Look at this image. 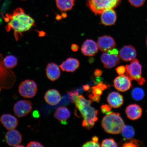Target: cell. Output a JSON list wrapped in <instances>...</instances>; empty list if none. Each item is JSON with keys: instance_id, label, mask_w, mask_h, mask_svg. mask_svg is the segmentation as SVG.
<instances>
[{"instance_id": "obj_1", "label": "cell", "mask_w": 147, "mask_h": 147, "mask_svg": "<svg viewBox=\"0 0 147 147\" xmlns=\"http://www.w3.org/2000/svg\"><path fill=\"white\" fill-rule=\"evenodd\" d=\"M7 24L5 27L7 32L13 30L16 40L19 39L22 33L27 32L34 26L35 21L30 16L25 13L23 9L16 8L11 14L3 16Z\"/></svg>"}, {"instance_id": "obj_2", "label": "cell", "mask_w": 147, "mask_h": 147, "mask_svg": "<svg viewBox=\"0 0 147 147\" xmlns=\"http://www.w3.org/2000/svg\"><path fill=\"white\" fill-rule=\"evenodd\" d=\"M92 102L91 100H87L82 95L79 96L74 102L84 119L82 126L88 130L93 127L98 119V111L92 107Z\"/></svg>"}, {"instance_id": "obj_3", "label": "cell", "mask_w": 147, "mask_h": 147, "mask_svg": "<svg viewBox=\"0 0 147 147\" xmlns=\"http://www.w3.org/2000/svg\"><path fill=\"white\" fill-rule=\"evenodd\" d=\"M102 125L107 133L117 135L121 133L125 124L119 113H110L103 118Z\"/></svg>"}, {"instance_id": "obj_4", "label": "cell", "mask_w": 147, "mask_h": 147, "mask_svg": "<svg viewBox=\"0 0 147 147\" xmlns=\"http://www.w3.org/2000/svg\"><path fill=\"white\" fill-rule=\"evenodd\" d=\"M126 75L131 81H136L139 85H143L146 82L145 78L141 76L142 67L138 60L135 59L129 64L125 66Z\"/></svg>"}, {"instance_id": "obj_5", "label": "cell", "mask_w": 147, "mask_h": 147, "mask_svg": "<svg viewBox=\"0 0 147 147\" xmlns=\"http://www.w3.org/2000/svg\"><path fill=\"white\" fill-rule=\"evenodd\" d=\"M120 0H88L87 5L95 15L101 14L105 10L115 8Z\"/></svg>"}, {"instance_id": "obj_6", "label": "cell", "mask_w": 147, "mask_h": 147, "mask_svg": "<svg viewBox=\"0 0 147 147\" xmlns=\"http://www.w3.org/2000/svg\"><path fill=\"white\" fill-rule=\"evenodd\" d=\"M37 91V85L32 80H26L24 81L18 87L20 94L26 98H32L34 97Z\"/></svg>"}, {"instance_id": "obj_7", "label": "cell", "mask_w": 147, "mask_h": 147, "mask_svg": "<svg viewBox=\"0 0 147 147\" xmlns=\"http://www.w3.org/2000/svg\"><path fill=\"white\" fill-rule=\"evenodd\" d=\"M32 102L26 100L18 101L15 104L13 107L15 115L19 118L27 115L32 111Z\"/></svg>"}, {"instance_id": "obj_8", "label": "cell", "mask_w": 147, "mask_h": 147, "mask_svg": "<svg viewBox=\"0 0 147 147\" xmlns=\"http://www.w3.org/2000/svg\"><path fill=\"white\" fill-rule=\"evenodd\" d=\"M114 84L116 89L122 92L128 91L132 86L131 80L124 75L117 77L114 80Z\"/></svg>"}, {"instance_id": "obj_9", "label": "cell", "mask_w": 147, "mask_h": 147, "mask_svg": "<svg viewBox=\"0 0 147 147\" xmlns=\"http://www.w3.org/2000/svg\"><path fill=\"white\" fill-rule=\"evenodd\" d=\"M101 60L104 67L108 69L115 67L120 62L118 55L110 54L107 52L103 53L101 57Z\"/></svg>"}, {"instance_id": "obj_10", "label": "cell", "mask_w": 147, "mask_h": 147, "mask_svg": "<svg viewBox=\"0 0 147 147\" xmlns=\"http://www.w3.org/2000/svg\"><path fill=\"white\" fill-rule=\"evenodd\" d=\"M98 48L103 52H107L115 48L116 43L114 39L110 36H104L100 37L97 41Z\"/></svg>"}, {"instance_id": "obj_11", "label": "cell", "mask_w": 147, "mask_h": 147, "mask_svg": "<svg viewBox=\"0 0 147 147\" xmlns=\"http://www.w3.org/2000/svg\"><path fill=\"white\" fill-rule=\"evenodd\" d=\"M5 138L7 144L11 146H17L22 140L21 133L15 129L9 130L7 132L5 135Z\"/></svg>"}, {"instance_id": "obj_12", "label": "cell", "mask_w": 147, "mask_h": 147, "mask_svg": "<svg viewBox=\"0 0 147 147\" xmlns=\"http://www.w3.org/2000/svg\"><path fill=\"white\" fill-rule=\"evenodd\" d=\"M98 45L96 42L91 39H87L83 43L81 51L83 54L87 56H92L98 52Z\"/></svg>"}, {"instance_id": "obj_13", "label": "cell", "mask_w": 147, "mask_h": 147, "mask_svg": "<svg viewBox=\"0 0 147 147\" xmlns=\"http://www.w3.org/2000/svg\"><path fill=\"white\" fill-rule=\"evenodd\" d=\"M136 56V51L131 45H125L119 51V57L124 61H131L135 59Z\"/></svg>"}, {"instance_id": "obj_14", "label": "cell", "mask_w": 147, "mask_h": 147, "mask_svg": "<svg viewBox=\"0 0 147 147\" xmlns=\"http://www.w3.org/2000/svg\"><path fill=\"white\" fill-rule=\"evenodd\" d=\"M109 87V86L103 84L102 82H101L97 84V85L91 88L90 90L92 92V94L89 95L88 97L92 102L94 101L99 102L103 91L107 89Z\"/></svg>"}, {"instance_id": "obj_15", "label": "cell", "mask_w": 147, "mask_h": 147, "mask_svg": "<svg viewBox=\"0 0 147 147\" xmlns=\"http://www.w3.org/2000/svg\"><path fill=\"white\" fill-rule=\"evenodd\" d=\"M101 14V22L106 26L114 24L117 20V14L113 9L104 11Z\"/></svg>"}, {"instance_id": "obj_16", "label": "cell", "mask_w": 147, "mask_h": 147, "mask_svg": "<svg viewBox=\"0 0 147 147\" xmlns=\"http://www.w3.org/2000/svg\"><path fill=\"white\" fill-rule=\"evenodd\" d=\"M125 113L128 119L135 120L141 117L142 110L140 106L137 104H130L126 108Z\"/></svg>"}, {"instance_id": "obj_17", "label": "cell", "mask_w": 147, "mask_h": 147, "mask_svg": "<svg viewBox=\"0 0 147 147\" xmlns=\"http://www.w3.org/2000/svg\"><path fill=\"white\" fill-rule=\"evenodd\" d=\"M0 121L5 127L9 130L15 129L18 124L17 118L9 114H5L2 115Z\"/></svg>"}, {"instance_id": "obj_18", "label": "cell", "mask_w": 147, "mask_h": 147, "mask_svg": "<svg viewBox=\"0 0 147 147\" xmlns=\"http://www.w3.org/2000/svg\"><path fill=\"white\" fill-rule=\"evenodd\" d=\"M46 74L47 78L51 81H55L60 78L61 71L59 67L54 63L48 64L46 69Z\"/></svg>"}, {"instance_id": "obj_19", "label": "cell", "mask_w": 147, "mask_h": 147, "mask_svg": "<svg viewBox=\"0 0 147 147\" xmlns=\"http://www.w3.org/2000/svg\"><path fill=\"white\" fill-rule=\"evenodd\" d=\"M80 65V62L76 58H67L60 64L61 69L63 71L67 72H74L78 68Z\"/></svg>"}, {"instance_id": "obj_20", "label": "cell", "mask_w": 147, "mask_h": 147, "mask_svg": "<svg viewBox=\"0 0 147 147\" xmlns=\"http://www.w3.org/2000/svg\"><path fill=\"white\" fill-rule=\"evenodd\" d=\"M107 100L109 105L113 108L120 107L124 102L123 97L117 92L110 93L107 97Z\"/></svg>"}, {"instance_id": "obj_21", "label": "cell", "mask_w": 147, "mask_h": 147, "mask_svg": "<svg viewBox=\"0 0 147 147\" xmlns=\"http://www.w3.org/2000/svg\"><path fill=\"white\" fill-rule=\"evenodd\" d=\"M61 98V95L59 92L54 89L49 90L45 96L46 102L51 105H55L58 104Z\"/></svg>"}, {"instance_id": "obj_22", "label": "cell", "mask_w": 147, "mask_h": 147, "mask_svg": "<svg viewBox=\"0 0 147 147\" xmlns=\"http://www.w3.org/2000/svg\"><path fill=\"white\" fill-rule=\"evenodd\" d=\"M71 115L70 112L67 107L61 106L57 108L54 114V117L62 124H67V120Z\"/></svg>"}, {"instance_id": "obj_23", "label": "cell", "mask_w": 147, "mask_h": 147, "mask_svg": "<svg viewBox=\"0 0 147 147\" xmlns=\"http://www.w3.org/2000/svg\"><path fill=\"white\" fill-rule=\"evenodd\" d=\"M57 6L62 11L71 10L74 5V0H56Z\"/></svg>"}, {"instance_id": "obj_24", "label": "cell", "mask_w": 147, "mask_h": 147, "mask_svg": "<svg viewBox=\"0 0 147 147\" xmlns=\"http://www.w3.org/2000/svg\"><path fill=\"white\" fill-rule=\"evenodd\" d=\"M3 63L7 69H13L17 65L18 59L16 56L13 55H9L3 59Z\"/></svg>"}, {"instance_id": "obj_25", "label": "cell", "mask_w": 147, "mask_h": 147, "mask_svg": "<svg viewBox=\"0 0 147 147\" xmlns=\"http://www.w3.org/2000/svg\"><path fill=\"white\" fill-rule=\"evenodd\" d=\"M121 133L126 139H130L134 137L135 133V130L132 126L125 125Z\"/></svg>"}, {"instance_id": "obj_26", "label": "cell", "mask_w": 147, "mask_h": 147, "mask_svg": "<svg viewBox=\"0 0 147 147\" xmlns=\"http://www.w3.org/2000/svg\"><path fill=\"white\" fill-rule=\"evenodd\" d=\"M144 95V91L140 88H135L132 91V96L136 100L140 101L142 100Z\"/></svg>"}, {"instance_id": "obj_27", "label": "cell", "mask_w": 147, "mask_h": 147, "mask_svg": "<svg viewBox=\"0 0 147 147\" xmlns=\"http://www.w3.org/2000/svg\"><path fill=\"white\" fill-rule=\"evenodd\" d=\"M142 142L137 140L130 139V141L124 143L122 146L123 147H136L142 146Z\"/></svg>"}, {"instance_id": "obj_28", "label": "cell", "mask_w": 147, "mask_h": 147, "mask_svg": "<svg viewBox=\"0 0 147 147\" xmlns=\"http://www.w3.org/2000/svg\"><path fill=\"white\" fill-rule=\"evenodd\" d=\"M101 146L103 147H109L117 146V144L113 139H106L103 140Z\"/></svg>"}, {"instance_id": "obj_29", "label": "cell", "mask_w": 147, "mask_h": 147, "mask_svg": "<svg viewBox=\"0 0 147 147\" xmlns=\"http://www.w3.org/2000/svg\"><path fill=\"white\" fill-rule=\"evenodd\" d=\"M131 5L136 7H140L144 4L145 0H128Z\"/></svg>"}, {"instance_id": "obj_30", "label": "cell", "mask_w": 147, "mask_h": 147, "mask_svg": "<svg viewBox=\"0 0 147 147\" xmlns=\"http://www.w3.org/2000/svg\"><path fill=\"white\" fill-rule=\"evenodd\" d=\"M100 143L95 142L92 140L91 141H88L87 142L84 143L82 146V147H100Z\"/></svg>"}, {"instance_id": "obj_31", "label": "cell", "mask_w": 147, "mask_h": 147, "mask_svg": "<svg viewBox=\"0 0 147 147\" xmlns=\"http://www.w3.org/2000/svg\"><path fill=\"white\" fill-rule=\"evenodd\" d=\"M68 94L71 96V100L73 103L75 101L79 96L78 91H75L68 92Z\"/></svg>"}, {"instance_id": "obj_32", "label": "cell", "mask_w": 147, "mask_h": 147, "mask_svg": "<svg viewBox=\"0 0 147 147\" xmlns=\"http://www.w3.org/2000/svg\"><path fill=\"white\" fill-rule=\"evenodd\" d=\"M101 110L102 113H109V112L111 111L112 107L110 105H104L101 106Z\"/></svg>"}, {"instance_id": "obj_33", "label": "cell", "mask_w": 147, "mask_h": 147, "mask_svg": "<svg viewBox=\"0 0 147 147\" xmlns=\"http://www.w3.org/2000/svg\"><path fill=\"white\" fill-rule=\"evenodd\" d=\"M117 72L119 75H123L125 73L126 69L125 67L124 66H120L116 69Z\"/></svg>"}, {"instance_id": "obj_34", "label": "cell", "mask_w": 147, "mask_h": 147, "mask_svg": "<svg viewBox=\"0 0 147 147\" xmlns=\"http://www.w3.org/2000/svg\"><path fill=\"white\" fill-rule=\"evenodd\" d=\"M27 147H44L41 143L36 142V141H31L27 144L26 146Z\"/></svg>"}, {"instance_id": "obj_35", "label": "cell", "mask_w": 147, "mask_h": 147, "mask_svg": "<svg viewBox=\"0 0 147 147\" xmlns=\"http://www.w3.org/2000/svg\"><path fill=\"white\" fill-rule=\"evenodd\" d=\"M102 71L99 69H96L94 72V75L95 76L97 77H100L102 74Z\"/></svg>"}, {"instance_id": "obj_36", "label": "cell", "mask_w": 147, "mask_h": 147, "mask_svg": "<svg viewBox=\"0 0 147 147\" xmlns=\"http://www.w3.org/2000/svg\"><path fill=\"white\" fill-rule=\"evenodd\" d=\"M79 46L76 44H73L71 45V50L74 52H76L78 51L79 49Z\"/></svg>"}, {"instance_id": "obj_37", "label": "cell", "mask_w": 147, "mask_h": 147, "mask_svg": "<svg viewBox=\"0 0 147 147\" xmlns=\"http://www.w3.org/2000/svg\"><path fill=\"white\" fill-rule=\"evenodd\" d=\"M92 140L95 142H98L99 139L96 136H94L92 138Z\"/></svg>"}, {"instance_id": "obj_38", "label": "cell", "mask_w": 147, "mask_h": 147, "mask_svg": "<svg viewBox=\"0 0 147 147\" xmlns=\"http://www.w3.org/2000/svg\"><path fill=\"white\" fill-rule=\"evenodd\" d=\"M83 89L84 91H87L89 90L90 88L89 85H86L83 86Z\"/></svg>"}, {"instance_id": "obj_39", "label": "cell", "mask_w": 147, "mask_h": 147, "mask_svg": "<svg viewBox=\"0 0 147 147\" xmlns=\"http://www.w3.org/2000/svg\"><path fill=\"white\" fill-rule=\"evenodd\" d=\"M34 113H35V114H34V117H39V114H38V111H35L34 112Z\"/></svg>"}, {"instance_id": "obj_40", "label": "cell", "mask_w": 147, "mask_h": 147, "mask_svg": "<svg viewBox=\"0 0 147 147\" xmlns=\"http://www.w3.org/2000/svg\"><path fill=\"white\" fill-rule=\"evenodd\" d=\"M56 18L57 20H60V19H61V17L60 16H57Z\"/></svg>"}, {"instance_id": "obj_41", "label": "cell", "mask_w": 147, "mask_h": 147, "mask_svg": "<svg viewBox=\"0 0 147 147\" xmlns=\"http://www.w3.org/2000/svg\"><path fill=\"white\" fill-rule=\"evenodd\" d=\"M146 45L147 47V38H146Z\"/></svg>"}]
</instances>
